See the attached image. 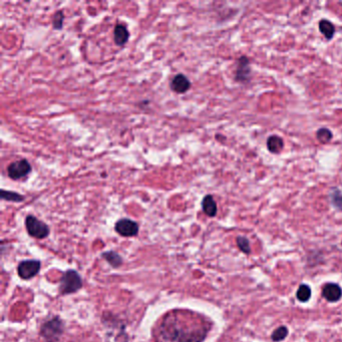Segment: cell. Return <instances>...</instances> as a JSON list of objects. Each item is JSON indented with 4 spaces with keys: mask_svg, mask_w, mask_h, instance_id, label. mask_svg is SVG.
I'll return each instance as SVG.
<instances>
[{
    "mask_svg": "<svg viewBox=\"0 0 342 342\" xmlns=\"http://www.w3.org/2000/svg\"><path fill=\"white\" fill-rule=\"evenodd\" d=\"M188 311H174L165 316L159 327L163 342H202L208 333L204 324L189 325Z\"/></svg>",
    "mask_w": 342,
    "mask_h": 342,
    "instance_id": "cell-1",
    "label": "cell"
},
{
    "mask_svg": "<svg viewBox=\"0 0 342 342\" xmlns=\"http://www.w3.org/2000/svg\"><path fill=\"white\" fill-rule=\"evenodd\" d=\"M102 257L113 267L119 268L123 264V258L115 251H107L102 254Z\"/></svg>",
    "mask_w": 342,
    "mask_h": 342,
    "instance_id": "cell-15",
    "label": "cell"
},
{
    "mask_svg": "<svg viewBox=\"0 0 342 342\" xmlns=\"http://www.w3.org/2000/svg\"><path fill=\"white\" fill-rule=\"evenodd\" d=\"M190 86H191V82L189 78L182 73L175 75L171 81V88L177 93H184L188 91Z\"/></svg>",
    "mask_w": 342,
    "mask_h": 342,
    "instance_id": "cell-10",
    "label": "cell"
},
{
    "mask_svg": "<svg viewBox=\"0 0 342 342\" xmlns=\"http://www.w3.org/2000/svg\"><path fill=\"white\" fill-rule=\"evenodd\" d=\"M236 242H237V245L239 247V249L245 253V254H250L251 253V247H250V242L249 240L244 237V236H239L237 237L236 239Z\"/></svg>",
    "mask_w": 342,
    "mask_h": 342,
    "instance_id": "cell-20",
    "label": "cell"
},
{
    "mask_svg": "<svg viewBox=\"0 0 342 342\" xmlns=\"http://www.w3.org/2000/svg\"><path fill=\"white\" fill-rule=\"evenodd\" d=\"M115 230L123 237H135L138 234V224L131 219L124 218L116 223Z\"/></svg>",
    "mask_w": 342,
    "mask_h": 342,
    "instance_id": "cell-8",
    "label": "cell"
},
{
    "mask_svg": "<svg viewBox=\"0 0 342 342\" xmlns=\"http://www.w3.org/2000/svg\"><path fill=\"white\" fill-rule=\"evenodd\" d=\"M202 209L207 216L215 217L217 215V204L212 195H207L202 201Z\"/></svg>",
    "mask_w": 342,
    "mask_h": 342,
    "instance_id": "cell-13",
    "label": "cell"
},
{
    "mask_svg": "<svg viewBox=\"0 0 342 342\" xmlns=\"http://www.w3.org/2000/svg\"><path fill=\"white\" fill-rule=\"evenodd\" d=\"M0 197L2 200L16 202V203L22 202L24 200V197L22 195L15 193V192H11V191H5V190L0 191Z\"/></svg>",
    "mask_w": 342,
    "mask_h": 342,
    "instance_id": "cell-18",
    "label": "cell"
},
{
    "mask_svg": "<svg viewBox=\"0 0 342 342\" xmlns=\"http://www.w3.org/2000/svg\"><path fill=\"white\" fill-rule=\"evenodd\" d=\"M130 38V32L128 28L123 24H118L114 30V40L119 46L125 45Z\"/></svg>",
    "mask_w": 342,
    "mask_h": 342,
    "instance_id": "cell-11",
    "label": "cell"
},
{
    "mask_svg": "<svg viewBox=\"0 0 342 342\" xmlns=\"http://www.w3.org/2000/svg\"><path fill=\"white\" fill-rule=\"evenodd\" d=\"M235 80L239 83L246 84L251 80V66L250 61L246 56L239 58L235 71Z\"/></svg>",
    "mask_w": 342,
    "mask_h": 342,
    "instance_id": "cell-7",
    "label": "cell"
},
{
    "mask_svg": "<svg viewBox=\"0 0 342 342\" xmlns=\"http://www.w3.org/2000/svg\"><path fill=\"white\" fill-rule=\"evenodd\" d=\"M82 287V279L76 271L69 269L61 279L60 292L63 295H69L77 292Z\"/></svg>",
    "mask_w": 342,
    "mask_h": 342,
    "instance_id": "cell-3",
    "label": "cell"
},
{
    "mask_svg": "<svg viewBox=\"0 0 342 342\" xmlns=\"http://www.w3.org/2000/svg\"><path fill=\"white\" fill-rule=\"evenodd\" d=\"M31 172V165L27 160H19L7 167L8 177L12 180H21Z\"/></svg>",
    "mask_w": 342,
    "mask_h": 342,
    "instance_id": "cell-5",
    "label": "cell"
},
{
    "mask_svg": "<svg viewBox=\"0 0 342 342\" xmlns=\"http://www.w3.org/2000/svg\"><path fill=\"white\" fill-rule=\"evenodd\" d=\"M25 228L27 233L35 239H45L50 235V227L42 221L32 215H28L25 219Z\"/></svg>",
    "mask_w": 342,
    "mask_h": 342,
    "instance_id": "cell-4",
    "label": "cell"
},
{
    "mask_svg": "<svg viewBox=\"0 0 342 342\" xmlns=\"http://www.w3.org/2000/svg\"><path fill=\"white\" fill-rule=\"evenodd\" d=\"M319 30L320 32L322 33V35L327 39V40H330L334 34H335V26L334 24L327 20V19H322L319 21Z\"/></svg>",
    "mask_w": 342,
    "mask_h": 342,
    "instance_id": "cell-12",
    "label": "cell"
},
{
    "mask_svg": "<svg viewBox=\"0 0 342 342\" xmlns=\"http://www.w3.org/2000/svg\"><path fill=\"white\" fill-rule=\"evenodd\" d=\"M64 20H65V15L64 12L62 10H59L55 13L54 16V20H53V25L55 29L61 30L64 26Z\"/></svg>",
    "mask_w": 342,
    "mask_h": 342,
    "instance_id": "cell-22",
    "label": "cell"
},
{
    "mask_svg": "<svg viewBox=\"0 0 342 342\" xmlns=\"http://www.w3.org/2000/svg\"><path fill=\"white\" fill-rule=\"evenodd\" d=\"M316 137L321 143H327L332 139L333 135L329 129L321 128L316 132Z\"/></svg>",
    "mask_w": 342,
    "mask_h": 342,
    "instance_id": "cell-19",
    "label": "cell"
},
{
    "mask_svg": "<svg viewBox=\"0 0 342 342\" xmlns=\"http://www.w3.org/2000/svg\"><path fill=\"white\" fill-rule=\"evenodd\" d=\"M65 330V325L60 317H54L44 322L40 327V336L46 342H58Z\"/></svg>",
    "mask_w": 342,
    "mask_h": 342,
    "instance_id": "cell-2",
    "label": "cell"
},
{
    "mask_svg": "<svg viewBox=\"0 0 342 342\" xmlns=\"http://www.w3.org/2000/svg\"><path fill=\"white\" fill-rule=\"evenodd\" d=\"M296 296L300 302L305 303L309 301V299L311 298V288L306 284H301L297 290Z\"/></svg>",
    "mask_w": 342,
    "mask_h": 342,
    "instance_id": "cell-17",
    "label": "cell"
},
{
    "mask_svg": "<svg viewBox=\"0 0 342 342\" xmlns=\"http://www.w3.org/2000/svg\"><path fill=\"white\" fill-rule=\"evenodd\" d=\"M267 149L272 154H279L284 148V141L279 136L272 135L267 138Z\"/></svg>",
    "mask_w": 342,
    "mask_h": 342,
    "instance_id": "cell-14",
    "label": "cell"
},
{
    "mask_svg": "<svg viewBox=\"0 0 342 342\" xmlns=\"http://www.w3.org/2000/svg\"><path fill=\"white\" fill-rule=\"evenodd\" d=\"M288 335V328L285 326H280L272 333V340L275 342H280L284 340Z\"/></svg>",
    "mask_w": 342,
    "mask_h": 342,
    "instance_id": "cell-21",
    "label": "cell"
},
{
    "mask_svg": "<svg viewBox=\"0 0 342 342\" xmlns=\"http://www.w3.org/2000/svg\"><path fill=\"white\" fill-rule=\"evenodd\" d=\"M40 267L41 263L38 260H24L19 263L17 273L21 279L29 280L39 273Z\"/></svg>",
    "mask_w": 342,
    "mask_h": 342,
    "instance_id": "cell-6",
    "label": "cell"
},
{
    "mask_svg": "<svg viewBox=\"0 0 342 342\" xmlns=\"http://www.w3.org/2000/svg\"><path fill=\"white\" fill-rule=\"evenodd\" d=\"M329 197H330V201H331V204L336 208L337 210L341 211L342 212V192L336 187L332 188L330 190V194H329Z\"/></svg>",
    "mask_w": 342,
    "mask_h": 342,
    "instance_id": "cell-16",
    "label": "cell"
},
{
    "mask_svg": "<svg viewBox=\"0 0 342 342\" xmlns=\"http://www.w3.org/2000/svg\"><path fill=\"white\" fill-rule=\"evenodd\" d=\"M322 296L328 302H337L341 299V287L336 283H326L322 288Z\"/></svg>",
    "mask_w": 342,
    "mask_h": 342,
    "instance_id": "cell-9",
    "label": "cell"
}]
</instances>
